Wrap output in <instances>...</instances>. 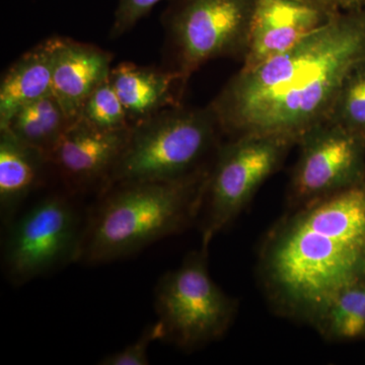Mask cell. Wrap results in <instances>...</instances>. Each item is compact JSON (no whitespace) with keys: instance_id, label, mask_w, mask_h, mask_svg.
I'll use <instances>...</instances> for the list:
<instances>
[{"instance_id":"obj_1","label":"cell","mask_w":365,"mask_h":365,"mask_svg":"<svg viewBox=\"0 0 365 365\" xmlns=\"http://www.w3.org/2000/svg\"><path fill=\"white\" fill-rule=\"evenodd\" d=\"M365 63V7L340 11L289 50L235 74L209 107L230 138H299L332 114L343 83Z\"/></svg>"},{"instance_id":"obj_2","label":"cell","mask_w":365,"mask_h":365,"mask_svg":"<svg viewBox=\"0 0 365 365\" xmlns=\"http://www.w3.org/2000/svg\"><path fill=\"white\" fill-rule=\"evenodd\" d=\"M257 274L274 314L313 327L338 294L365 280V178L288 209L262 240Z\"/></svg>"},{"instance_id":"obj_3","label":"cell","mask_w":365,"mask_h":365,"mask_svg":"<svg viewBox=\"0 0 365 365\" xmlns=\"http://www.w3.org/2000/svg\"><path fill=\"white\" fill-rule=\"evenodd\" d=\"M211 165L177 180L106 190L83 227L76 262L98 265L121 260L184 232L200 215Z\"/></svg>"},{"instance_id":"obj_4","label":"cell","mask_w":365,"mask_h":365,"mask_svg":"<svg viewBox=\"0 0 365 365\" xmlns=\"http://www.w3.org/2000/svg\"><path fill=\"white\" fill-rule=\"evenodd\" d=\"M220 130L211 108H169L132 126L107 189L120 184L170 181L207 165ZM105 190V191H106ZM104 191V192H105Z\"/></svg>"},{"instance_id":"obj_5","label":"cell","mask_w":365,"mask_h":365,"mask_svg":"<svg viewBox=\"0 0 365 365\" xmlns=\"http://www.w3.org/2000/svg\"><path fill=\"white\" fill-rule=\"evenodd\" d=\"M163 339L191 352L225 337L239 312V300L218 287L208 269V248L201 246L168 271L155 290Z\"/></svg>"},{"instance_id":"obj_6","label":"cell","mask_w":365,"mask_h":365,"mask_svg":"<svg viewBox=\"0 0 365 365\" xmlns=\"http://www.w3.org/2000/svg\"><path fill=\"white\" fill-rule=\"evenodd\" d=\"M297 144L287 136L249 134L218 146L201 209V246L209 248L213 237L235 222Z\"/></svg>"},{"instance_id":"obj_7","label":"cell","mask_w":365,"mask_h":365,"mask_svg":"<svg viewBox=\"0 0 365 365\" xmlns=\"http://www.w3.org/2000/svg\"><path fill=\"white\" fill-rule=\"evenodd\" d=\"M258 0H174L163 16L174 71L185 81L220 57L244 60Z\"/></svg>"},{"instance_id":"obj_8","label":"cell","mask_w":365,"mask_h":365,"mask_svg":"<svg viewBox=\"0 0 365 365\" xmlns=\"http://www.w3.org/2000/svg\"><path fill=\"white\" fill-rule=\"evenodd\" d=\"M7 225L4 264L11 282L24 284L78 261L83 227L66 197H45Z\"/></svg>"},{"instance_id":"obj_9","label":"cell","mask_w":365,"mask_h":365,"mask_svg":"<svg viewBox=\"0 0 365 365\" xmlns=\"http://www.w3.org/2000/svg\"><path fill=\"white\" fill-rule=\"evenodd\" d=\"M299 160L288 182L287 209L336 193L365 178V138L329 119L300 135Z\"/></svg>"},{"instance_id":"obj_10","label":"cell","mask_w":365,"mask_h":365,"mask_svg":"<svg viewBox=\"0 0 365 365\" xmlns=\"http://www.w3.org/2000/svg\"><path fill=\"white\" fill-rule=\"evenodd\" d=\"M131 128L100 130L78 118L55 146L49 163L58 170L67 186L73 191H86L96 186H102L105 191L128 141Z\"/></svg>"},{"instance_id":"obj_11","label":"cell","mask_w":365,"mask_h":365,"mask_svg":"<svg viewBox=\"0 0 365 365\" xmlns=\"http://www.w3.org/2000/svg\"><path fill=\"white\" fill-rule=\"evenodd\" d=\"M339 11L299 0H258L241 69L251 71L287 51Z\"/></svg>"},{"instance_id":"obj_12","label":"cell","mask_w":365,"mask_h":365,"mask_svg":"<svg viewBox=\"0 0 365 365\" xmlns=\"http://www.w3.org/2000/svg\"><path fill=\"white\" fill-rule=\"evenodd\" d=\"M112 54L97 46L57 37L52 91L67 116L78 119L86 98L109 78Z\"/></svg>"},{"instance_id":"obj_13","label":"cell","mask_w":365,"mask_h":365,"mask_svg":"<svg viewBox=\"0 0 365 365\" xmlns=\"http://www.w3.org/2000/svg\"><path fill=\"white\" fill-rule=\"evenodd\" d=\"M110 81L131 126L169 108L181 106L187 81L174 69L122 62L112 68Z\"/></svg>"},{"instance_id":"obj_14","label":"cell","mask_w":365,"mask_h":365,"mask_svg":"<svg viewBox=\"0 0 365 365\" xmlns=\"http://www.w3.org/2000/svg\"><path fill=\"white\" fill-rule=\"evenodd\" d=\"M57 37L36 45L9 67L0 85V129L24 106L52 93Z\"/></svg>"},{"instance_id":"obj_15","label":"cell","mask_w":365,"mask_h":365,"mask_svg":"<svg viewBox=\"0 0 365 365\" xmlns=\"http://www.w3.org/2000/svg\"><path fill=\"white\" fill-rule=\"evenodd\" d=\"M49 160L21 143L6 129L0 130V215L4 225L16 217L26 198L39 187Z\"/></svg>"},{"instance_id":"obj_16","label":"cell","mask_w":365,"mask_h":365,"mask_svg":"<svg viewBox=\"0 0 365 365\" xmlns=\"http://www.w3.org/2000/svg\"><path fill=\"white\" fill-rule=\"evenodd\" d=\"M73 121L52 93L21 107L1 129H6L21 143L40 150L49 160Z\"/></svg>"},{"instance_id":"obj_17","label":"cell","mask_w":365,"mask_h":365,"mask_svg":"<svg viewBox=\"0 0 365 365\" xmlns=\"http://www.w3.org/2000/svg\"><path fill=\"white\" fill-rule=\"evenodd\" d=\"M312 328L329 343L365 337V280L338 294Z\"/></svg>"},{"instance_id":"obj_18","label":"cell","mask_w":365,"mask_h":365,"mask_svg":"<svg viewBox=\"0 0 365 365\" xmlns=\"http://www.w3.org/2000/svg\"><path fill=\"white\" fill-rule=\"evenodd\" d=\"M78 118L100 130L119 131L132 127L110 78L98 86L86 98Z\"/></svg>"},{"instance_id":"obj_19","label":"cell","mask_w":365,"mask_h":365,"mask_svg":"<svg viewBox=\"0 0 365 365\" xmlns=\"http://www.w3.org/2000/svg\"><path fill=\"white\" fill-rule=\"evenodd\" d=\"M330 119L365 138V63L343 83Z\"/></svg>"},{"instance_id":"obj_20","label":"cell","mask_w":365,"mask_h":365,"mask_svg":"<svg viewBox=\"0 0 365 365\" xmlns=\"http://www.w3.org/2000/svg\"><path fill=\"white\" fill-rule=\"evenodd\" d=\"M163 339V329L160 322L151 324L143 335L135 341L112 354L107 355L101 360L98 364L102 365H148L150 364L148 359V348L151 343L155 341Z\"/></svg>"},{"instance_id":"obj_21","label":"cell","mask_w":365,"mask_h":365,"mask_svg":"<svg viewBox=\"0 0 365 365\" xmlns=\"http://www.w3.org/2000/svg\"><path fill=\"white\" fill-rule=\"evenodd\" d=\"M160 1L162 0H120L110 36L118 38L130 31Z\"/></svg>"},{"instance_id":"obj_22","label":"cell","mask_w":365,"mask_h":365,"mask_svg":"<svg viewBox=\"0 0 365 365\" xmlns=\"http://www.w3.org/2000/svg\"><path fill=\"white\" fill-rule=\"evenodd\" d=\"M341 11H357L364 9L365 0H336Z\"/></svg>"},{"instance_id":"obj_23","label":"cell","mask_w":365,"mask_h":365,"mask_svg":"<svg viewBox=\"0 0 365 365\" xmlns=\"http://www.w3.org/2000/svg\"><path fill=\"white\" fill-rule=\"evenodd\" d=\"M299 1L307 2V4H316V6L327 7V9L341 11L339 6L336 4L335 0H299Z\"/></svg>"},{"instance_id":"obj_24","label":"cell","mask_w":365,"mask_h":365,"mask_svg":"<svg viewBox=\"0 0 365 365\" xmlns=\"http://www.w3.org/2000/svg\"><path fill=\"white\" fill-rule=\"evenodd\" d=\"M335 1H336V0H335ZM336 4H337V2H336ZM337 6H338V4H337Z\"/></svg>"}]
</instances>
